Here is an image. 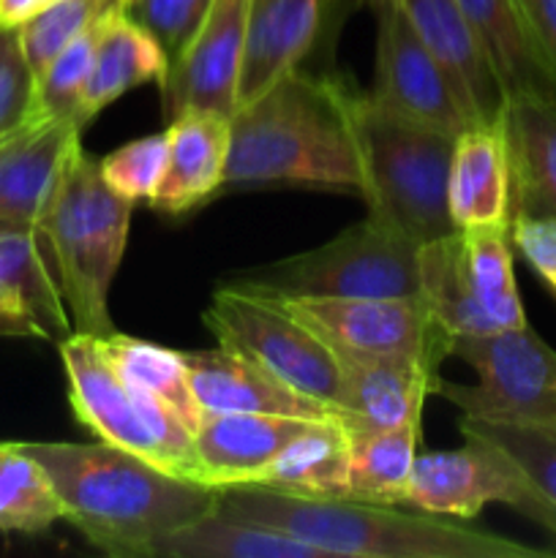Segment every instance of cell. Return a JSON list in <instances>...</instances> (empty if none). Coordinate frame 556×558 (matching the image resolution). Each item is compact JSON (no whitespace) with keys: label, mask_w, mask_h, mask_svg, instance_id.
<instances>
[{"label":"cell","mask_w":556,"mask_h":558,"mask_svg":"<svg viewBox=\"0 0 556 558\" xmlns=\"http://www.w3.org/2000/svg\"><path fill=\"white\" fill-rule=\"evenodd\" d=\"M22 450L47 472L63 521L112 558H150L158 539L216 507L218 488L107 441H25Z\"/></svg>","instance_id":"obj_1"},{"label":"cell","mask_w":556,"mask_h":558,"mask_svg":"<svg viewBox=\"0 0 556 558\" xmlns=\"http://www.w3.org/2000/svg\"><path fill=\"white\" fill-rule=\"evenodd\" d=\"M354 96L347 82L300 65L240 104L232 112L223 189L303 183L360 194Z\"/></svg>","instance_id":"obj_2"},{"label":"cell","mask_w":556,"mask_h":558,"mask_svg":"<svg viewBox=\"0 0 556 558\" xmlns=\"http://www.w3.org/2000/svg\"><path fill=\"white\" fill-rule=\"evenodd\" d=\"M218 510L283 529L325 558H543L545 550L463 526L431 512H398L392 505L309 499L262 485L218 488Z\"/></svg>","instance_id":"obj_3"},{"label":"cell","mask_w":556,"mask_h":558,"mask_svg":"<svg viewBox=\"0 0 556 558\" xmlns=\"http://www.w3.org/2000/svg\"><path fill=\"white\" fill-rule=\"evenodd\" d=\"M134 202L114 194L101 178L98 158L76 150L41 223L44 248L58 276L74 332H112L109 289L129 245Z\"/></svg>","instance_id":"obj_4"},{"label":"cell","mask_w":556,"mask_h":558,"mask_svg":"<svg viewBox=\"0 0 556 558\" xmlns=\"http://www.w3.org/2000/svg\"><path fill=\"white\" fill-rule=\"evenodd\" d=\"M354 134L368 213L420 245L456 232L447 207L456 134L401 118L368 93L354 96Z\"/></svg>","instance_id":"obj_5"},{"label":"cell","mask_w":556,"mask_h":558,"mask_svg":"<svg viewBox=\"0 0 556 558\" xmlns=\"http://www.w3.org/2000/svg\"><path fill=\"white\" fill-rule=\"evenodd\" d=\"M58 352L69 379L71 409L87 430L164 472L205 483L194 434L156 398L120 376L104 352L101 336L71 332L58 343Z\"/></svg>","instance_id":"obj_6"},{"label":"cell","mask_w":556,"mask_h":558,"mask_svg":"<svg viewBox=\"0 0 556 558\" xmlns=\"http://www.w3.org/2000/svg\"><path fill=\"white\" fill-rule=\"evenodd\" d=\"M418 251L409 234L368 213L327 243L259 267L240 283L283 298H420Z\"/></svg>","instance_id":"obj_7"},{"label":"cell","mask_w":556,"mask_h":558,"mask_svg":"<svg viewBox=\"0 0 556 558\" xmlns=\"http://www.w3.org/2000/svg\"><path fill=\"white\" fill-rule=\"evenodd\" d=\"M452 357L478 374L474 385L439 381L436 396L467 417L556 430V352L529 325L456 338Z\"/></svg>","instance_id":"obj_8"},{"label":"cell","mask_w":556,"mask_h":558,"mask_svg":"<svg viewBox=\"0 0 556 558\" xmlns=\"http://www.w3.org/2000/svg\"><path fill=\"white\" fill-rule=\"evenodd\" d=\"M202 319L218 347L254 360L283 385L338 414L341 376L336 354L276 300L232 281L216 289Z\"/></svg>","instance_id":"obj_9"},{"label":"cell","mask_w":556,"mask_h":558,"mask_svg":"<svg viewBox=\"0 0 556 558\" xmlns=\"http://www.w3.org/2000/svg\"><path fill=\"white\" fill-rule=\"evenodd\" d=\"M407 505L439 518L472 521L485 505H507L556 537V515L537 485L499 447L463 436L458 450L418 456Z\"/></svg>","instance_id":"obj_10"},{"label":"cell","mask_w":556,"mask_h":558,"mask_svg":"<svg viewBox=\"0 0 556 558\" xmlns=\"http://www.w3.org/2000/svg\"><path fill=\"white\" fill-rule=\"evenodd\" d=\"M267 298L283 305L294 319L303 322L333 349L412 357L442 368V363L452 357V347H456V338L436 322V316L420 298L325 300L283 298V294H267Z\"/></svg>","instance_id":"obj_11"},{"label":"cell","mask_w":556,"mask_h":558,"mask_svg":"<svg viewBox=\"0 0 556 558\" xmlns=\"http://www.w3.org/2000/svg\"><path fill=\"white\" fill-rule=\"evenodd\" d=\"M371 9L376 14V60L368 96L401 118L447 134L458 136L478 125L456 82L420 41L396 0H371Z\"/></svg>","instance_id":"obj_12"},{"label":"cell","mask_w":556,"mask_h":558,"mask_svg":"<svg viewBox=\"0 0 556 558\" xmlns=\"http://www.w3.org/2000/svg\"><path fill=\"white\" fill-rule=\"evenodd\" d=\"M333 354L341 376L338 425L347 430L349 441L420 423L425 401L439 390V368L420 360L360 354L349 349H333Z\"/></svg>","instance_id":"obj_13"},{"label":"cell","mask_w":556,"mask_h":558,"mask_svg":"<svg viewBox=\"0 0 556 558\" xmlns=\"http://www.w3.org/2000/svg\"><path fill=\"white\" fill-rule=\"evenodd\" d=\"M251 0H213L205 25L189 52L164 74L161 98L167 120L189 109L232 114L238 107Z\"/></svg>","instance_id":"obj_14"},{"label":"cell","mask_w":556,"mask_h":558,"mask_svg":"<svg viewBox=\"0 0 556 558\" xmlns=\"http://www.w3.org/2000/svg\"><path fill=\"white\" fill-rule=\"evenodd\" d=\"M80 147L82 125L71 118H36L0 142V229L41 232Z\"/></svg>","instance_id":"obj_15"},{"label":"cell","mask_w":556,"mask_h":558,"mask_svg":"<svg viewBox=\"0 0 556 558\" xmlns=\"http://www.w3.org/2000/svg\"><path fill=\"white\" fill-rule=\"evenodd\" d=\"M191 387L205 414H273V417L338 423L336 409L283 385L254 360L229 349L183 352Z\"/></svg>","instance_id":"obj_16"},{"label":"cell","mask_w":556,"mask_h":558,"mask_svg":"<svg viewBox=\"0 0 556 558\" xmlns=\"http://www.w3.org/2000/svg\"><path fill=\"white\" fill-rule=\"evenodd\" d=\"M414 27L456 82L474 123H496L505 112L507 93L496 74L485 44L456 0H396Z\"/></svg>","instance_id":"obj_17"},{"label":"cell","mask_w":556,"mask_h":558,"mask_svg":"<svg viewBox=\"0 0 556 558\" xmlns=\"http://www.w3.org/2000/svg\"><path fill=\"white\" fill-rule=\"evenodd\" d=\"M167 167L147 205L167 216H180L223 189L229 161L232 114L216 109H189L167 125Z\"/></svg>","instance_id":"obj_18"},{"label":"cell","mask_w":556,"mask_h":558,"mask_svg":"<svg viewBox=\"0 0 556 558\" xmlns=\"http://www.w3.org/2000/svg\"><path fill=\"white\" fill-rule=\"evenodd\" d=\"M333 3L336 0H251L238 107L303 65Z\"/></svg>","instance_id":"obj_19"},{"label":"cell","mask_w":556,"mask_h":558,"mask_svg":"<svg viewBox=\"0 0 556 558\" xmlns=\"http://www.w3.org/2000/svg\"><path fill=\"white\" fill-rule=\"evenodd\" d=\"M314 420L273 414H205L194 430L202 477L210 488L254 485L273 458Z\"/></svg>","instance_id":"obj_20"},{"label":"cell","mask_w":556,"mask_h":558,"mask_svg":"<svg viewBox=\"0 0 556 558\" xmlns=\"http://www.w3.org/2000/svg\"><path fill=\"white\" fill-rule=\"evenodd\" d=\"M501 129L510 156V218L556 221V96L507 98Z\"/></svg>","instance_id":"obj_21"},{"label":"cell","mask_w":556,"mask_h":558,"mask_svg":"<svg viewBox=\"0 0 556 558\" xmlns=\"http://www.w3.org/2000/svg\"><path fill=\"white\" fill-rule=\"evenodd\" d=\"M447 207L456 229L510 221V156L501 120L469 125L456 136Z\"/></svg>","instance_id":"obj_22"},{"label":"cell","mask_w":556,"mask_h":558,"mask_svg":"<svg viewBox=\"0 0 556 558\" xmlns=\"http://www.w3.org/2000/svg\"><path fill=\"white\" fill-rule=\"evenodd\" d=\"M169 63L156 38L142 31L120 5L107 11L98 27L96 54H93L90 80H87L85 96L80 101V125L85 129L101 109L118 101L123 93L145 85V82H161Z\"/></svg>","instance_id":"obj_23"},{"label":"cell","mask_w":556,"mask_h":558,"mask_svg":"<svg viewBox=\"0 0 556 558\" xmlns=\"http://www.w3.org/2000/svg\"><path fill=\"white\" fill-rule=\"evenodd\" d=\"M150 558H325L319 548L283 529L207 510L153 545Z\"/></svg>","instance_id":"obj_24"},{"label":"cell","mask_w":556,"mask_h":558,"mask_svg":"<svg viewBox=\"0 0 556 558\" xmlns=\"http://www.w3.org/2000/svg\"><path fill=\"white\" fill-rule=\"evenodd\" d=\"M485 44L507 98L556 96V74L523 27L512 0H456Z\"/></svg>","instance_id":"obj_25"},{"label":"cell","mask_w":556,"mask_h":558,"mask_svg":"<svg viewBox=\"0 0 556 558\" xmlns=\"http://www.w3.org/2000/svg\"><path fill=\"white\" fill-rule=\"evenodd\" d=\"M349 436L338 423H309L254 485L309 499H347Z\"/></svg>","instance_id":"obj_26"},{"label":"cell","mask_w":556,"mask_h":558,"mask_svg":"<svg viewBox=\"0 0 556 558\" xmlns=\"http://www.w3.org/2000/svg\"><path fill=\"white\" fill-rule=\"evenodd\" d=\"M0 281L20 298L44 332V341L60 343L74 332L58 276L41 238L27 229H0Z\"/></svg>","instance_id":"obj_27"},{"label":"cell","mask_w":556,"mask_h":558,"mask_svg":"<svg viewBox=\"0 0 556 558\" xmlns=\"http://www.w3.org/2000/svg\"><path fill=\"white\" fill-rule=\"evenodd\" d=\"M461 240L469 287L491 327L512 330L529 325L516 283V265H512L516 245H512L510 221L467 227L461 229Z\"/></svg>","instance_id":"obj_28"},{"label":"cell","mask_w":556,"mask_h":558,"mask_svg":"<svg viewBox=\"0 0 556 558\" xmlns=\"http://www.w3.org/2000/svg\"><path fill=\"white\" fill-rule=\"evenodd\" d=\"M420 300L431 308L442 327L452 338L485 336L496 332L474 300L463 262L461 229L445 238L428 240L418 251Z\"/></svg>","instance_id":"obj_29"},{"label":"cell","mask_w":556,"mask_h":558,"mask_svg":"<svg viewBox=\"0 0 556 558\" xmlns=\"http://www.w3.org/2000/svg\"><path fill=\"white\" fill-rule=\"evenodd\" d=\"M101 347L123 379H129L131 385H136L147 396L156 398L161 407H167L191 434L200 428L202 420H205V409L200 407L194 396L183 352L114 330L101 336Z\"/></svg>","instance_id":"obj_30"},{"label":"cell","mask_w":556,"mask_h":558,"mask_svg":"<svg viewBox=\"0 0 556 558\" xmlns=\"http://www.w3.org/2000/svg\"><path fill=\"white\" fill-rule=\"evenodd\" d=\"M420 447V423L349 441L347 499L407 505L409 480Z\"/></svg>","instance_id":"obj_31"},{"label":"cell","mask_w":556,"mask_h":558,"mask_svg":"<svg viewBox=\"0 0 556 558\" xmlns=\"http://www.w3.org/2000/svg\"><path fill=\"white\" fill-rule=\"evenodd\" d=\"M63 521L47 472L22 450L0 441V532L41 534Z\"/></svg>","instance_id":"obj_32"},{"label":"cell","mask_w":556,"mask_h":558,"mask_svg":"<svg viewBox=\"0 0 556 558\" xmlns=\"http://www.w3.org/2000/svg\"><path fill=\"white\" fill-rule=\"evenodd\" d=\"M114 5H120V0H55L52 5L22 22V49L36 80L71 41L90 31Z\"/></svg>","instance_id":"obj_33"},{"label":"cell","mask_w":556,"mask_h":558,"mask_svg":"<svg viewBox=\"0 0 556 558\" xmlns=\"http://www.w3.org/2000/svg\"><path fill=\"white\" fill-rule=\"evenodd\" d=\"M458 430L461 436H474V439H483L507 452L523 469V474L537 485L556 515V430L491 423V420L467 417V414L458 417Z\"/></svg>","instance_id":"obj_34"},{"label":"cell","mask_w":556,"mask_h":558,"mask_svg":"<svg viewBox=\"0 0 556 558\" xmlns=\"http://www.w3.org/2000/svg\"><path fill=\"white\" fill-rule=\"evenodd\" d=\"M107 16V14H104ZM101 16V20H104ZM101 20L71 41L36 80V118H71L80 114V101L90 80ZM80 123V120H76Z\"/></svg>","instance_id":"obj_35"},{"label":"cell","mask_w":556,"mask_h":558,"mask_svg":"<svg viewBox=\"0 0 556 558\" xmlns=\"http://www.w3.org/2000/svg\"><path fill=\"white\" fill-rule=\"evenodd\" d=\"M169 140L167 129L161 134L142 136V140L125 142L109 156L98 158L101 178L114 194L129 202H150L167 167Z\"/></svg>","instance_id":"obj_36"},{"label":"cell","mask_w":556,"mask_h":558,"mask_svg":"<svg viewBox=\"0 0 556 558\" xmlns=\"http://www.w3.org/2000/svg\"><path fill=\"white\" fill-rule=\"evenodd\" d=\"M120 9L156 38L167 54V63L172 65L194 44L210 14L213 0H123Z\"/></svg>","instance_id":"obj_37"},{"label":"cell","mask_w":556,"mask_h":558,"mask_svg":"<svg viewBox=\"0 0 556 558\" xmlns=\"http://www.w3.org/2000/svg\"><path fill=\"white\" fill-rule=\"evenodd\" d=\"M36 120V74L22 49L20 27H0V142Z\"/></svg>","instance_id":"obj_38"},{"label":"cell","mask_w":556,"mask_h":558,"mask_svg":"<svg viewBox=\"0 0 556 558\" xmlns=\"http://www.w3.org/2000/svg\"><path fill=\"white\" fill-rule=\"evenodd\" d=\"M512 245L529 267L537 272L540 281L556 292V221L545 216H512L510 218Z\"/></svg>","instance_id":"obj_39"},{"label":"cell","mask_w":556,"mask_h":558,"mask_svg":"<svg viewBox=\"0 0 556 558\" xmlns=\"http://www.w3.org/2000/svg\"><path fill=\"white\" fill-rule=\"evenodd\" d=\"M512 5L556 74V0H512Z\"/></svg>","instance_id":"obj_40"},{"label":"cell","mask_w":556,"mask_h":558,"mask_svg":"<svg viewBox=\"0 0 556 558\" xmlns=\"http://www.w3.org/2000/svg\"><path fill=\"white\" fill-rule=\"evenodd\" d=\"M0 332H9V336H31L44 341L41 327L33 322V316L27 314L20 298L3 281H0Z\"/></svg>","instance_id":"obj_41"},{"label":"cell","mask_w":556,"mask_h":558,"mask_svg":"<svg viewBox=\"0 0 556 558\" xmlns=\"http://www.w3.org/2000/svg\"><path fill=\"white\" fill-rule=\"evenodd\" d=\"M55 0H0V27H20Z\"/></svg>","instance_id":"obj_42"}]
</instances>
